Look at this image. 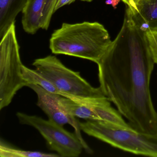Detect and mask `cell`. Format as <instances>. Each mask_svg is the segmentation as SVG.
Instances as JSON below:
<instances>
[{
  "instance_id": "obj_15",
  "label": "cell",
  "mask_w": 157,
  "mask_h": 157,
  "mask_svg": "<svg viewBox=\"0 0 157 157\" xmlns=\"http://www.w3.org/2000/svg\"><path fill=\"white\" fill-rule=\"evenodd\" d=\"M146 35L154 62L157 64V28L148 30Z\"/></svg>"
},
{
  "instance_id": "obj_9",
  "label": "cell",
  "mask_w": 157,
  "mask_h": 157,
  "mask_svg": "<svg viewBox=\"0 0 157 157\" xmlns=\"http://www.w3.org/2000/svg\"><path fill=\"white\" fill-rule=\"evenodd\" d=\"M70 99L89 106L95 113L100 121L108 122L126 129L134 130L128 123L124 120L119 112L111 106V101L106 96L83 97L72 96Z\"/></svg>"
},
{
  "instance_id": "obj_5",
  "label": "cell",
  "mask_w": 157,
  "mask_h": 157,
  "mask_svg": "<svg viewBox=\"0 0 157 157\" xmlns=\"http://www.w3.org/2000/svg\"><path fill=\"white\" fill-rule=\"evenodd\" d=\"M33 65L36 70L65 94V97L105 96L100 87H93L82 77L79 72L66 67L55 56L37 59Z\"/></svg>"
},
{
  "instance_id": "obj_13",
  "label": "cell",
  "mask_w": 157,
  "mask_h": 157,
  "mask_svg": "<svg viewBox=\"0 0 157 157\" xmlns=\"http://www.w3.org/2000/svg\"><path fill=\"white\" fill-rule=\"evenodd\" d=\"M22 73L24 78L27 82V85L36 84L42 87L47 91L65 97L64 93L58 90L51 82L36 70L31 69L23 65Z\"/></svg>"
},
{
  "instance_id": "obj_18",
  "label": "cell",
  "mask_w": 157,
  "mask_h": 157,
  "mask_svg": "<svg viewBox=\"0 0 157 157\" xmlns=\"http://www.w3.org/2000/svg\"><path fill=\"white\" fill-rule=\"evenodd\" d=\"M120 0H106L105 2L106 5H111L113 6L114 9H116L117 6L118 5Z\"/></svg>"
},
{
  "instance_id": "obj_16",
  "label": "cell",
  "mask_w": 157,
  "mask_h": 157,
  "mask_svg": "<svg viewBox=\"0 0 157 157\" xmlns=\"http://www.w3.org/2000/svg\"><path fill=\"white\" fill-rule=\"evenodd\" d=\"M75 0H58L55 8V12L63 6L69 5L74 2Z\"/></svg>"
},
{
  "instance_id": "obj_17",
  "label": "cell",
  "mask_w": 157,
  "mask_h": 157,
  "mask_svg": "<svg viewBox=\"0 0 157 157\" xmlns=\"http://www.w3.org/2000/svg\"><path fill=\"white\" fill-rule=\"evenodd\" d=\"M126 5L130 8L132 11H134L136 8V0H122Z\"/></svg>"
},
{
  "instance_id": "obj_3",
  "label": "cell",
  "mask_w": 157,
  "mask_h": 157,
  "mask_svg": "<svg viewBox=\"0 0 157 157\" xmlns=\"http://www.w3.org/2000/svg\"><path fill=\"white\" fill-rule=\"evenodd\" d=\"M81 130L113 147L136 155L157 157V139L108 122L87 120L80 123Z\"/></svg>"
},
{
  "instance_id": "obj_20",
  "label": "cell",
  "mask_w": 157,
  "mask_h": 157,
  "mask_svg": "<svg viewBox=\"0 0 157 157\" xmlns=\"http://www.w3.org/2000/svg\"><path fill=\"white\" fill-rule=\"evenodd\" d=\"M136 1H137V0H136Z\"/></svg>"
},
{
  "instance_id": "obj_4",
  "label": "cell",
  "mask_w": 157,
  "mask_h": 157,
  "mask_svg": "<svg viewBox=\"0 0 157 157\" xmlns=\"http://www.w3.org/2000/svg\"><path fill=\"white\" fill-rule=\"evenodd\" d=\"M20 46L15 23L12 25L0 43V110L7 107L17 92L27 82L23 76Z\"/></svg>"
},
{
  "instance_id": "obj_10",
  "label": "cell",
  "mask_w": 157,
  "mask_h": 157,
  "mask_svg": "<svg viewBox=\"0 0 157 157\" xmlns=\"http://www.w3.org/2000/svg\"><path fill=\"white\" fill-rule=\"evenodd\" d=\"M132 13L135 22L144 32L157 28V0H137Z\"/></svg>"
},
{
  "instance_id": "obj_1",
  "label": "cell",
  "mask_w": 157,
  "mask_h": 157,
  "mask_svg": "<svg viewBox=\"0 0 157 157\" xmlns=\"http://www.w3.org/2000/svg\"><path fill=\"white\" fill-rule=\"evenodd\" d=\"M155 64L146 32L127 6L120 32L97 64L100 87L134 130L157 139L150 86Z\"/></svg>"
},
{
  "instance_id": "obj_6",
  "label": "cell",
  "mask_w": 157,
  "mask_h": 157,
  "mask_svg": "<svg viewBox=\"0 0 157 157\" xmlns=\"http://www.w3.org/2000/svg\"><path fill=\"white\" fill-rule=\"evenodd\" d=\"M16 116L22 124L36 128L46 140L50 148L59 156L77 157L81 154L83 146L75 132H69L51 119L45 120L20 112L17 113Z\"/></svg>"
},
{
  "instance_id": "obj_7",
  "label": "cell",
  "mask_w": 157,
  "mask_h": 157,
  "mask_svg": "<svg viewBox=\"0 0 157 157\" xmlns=\"http://www.w3.org/2000/svg\"><path fill=\"white\" fill-rule=\"evenodd\" d=\"M27 87L31 88L37 96V105L51 119L63 126L66 124L71 125L73 127L75 133L80 140L83 149L86 152L91 154L93 151L83 139L81 134L80 122L74 117L68 114L61 107L59 102L58 94L47 91L37 85L29 84Z\"/></svg>"
},
{
  "instance_id": "obj_8",
  "label": "cell",
  "mask_w": 157,
  "mask_h": 157,
  "mask_svg": "<svg viewBox=\"0 0 157 157\" xmlns=\"http://www.w3.org/2000/svg\"><path fill=\"white\" fill-rule=\"evenodd\" d=\"M58 0H27L22 11V24L27 33L35 34L40 29L47 30L55 12Z\"/></svg>"
},
{
  "instance_id": "obj_14",
  "label": "cell",
  "mask_w": 157,
  "mask_h": 157,
  "mask_svg": "<svg viewBox=\"0 0 157 157\" xmlns=\"http://www.w3.org/2000/svg\"><path fill=\"white\" fill-rule=\"evenodd\" d=\"M0 156L1 157H57L58 154L44 153L40 151H30L14 148L2 144L0 145Z\"/></svg>"
},
{
  "instance_id": "obj_12",
  "label": "cell",
  "mask_w": 157,
  "mask_h": 157,
  "mask_svg": "<svg viewBox=\"0 0 157 157\" xmlns=\"http://www.w3.org/2000/svg\"><path fill=\"white\" fill-rule=\"evenodd\" d=\"M59 102L63 110L71 116L87 120H99L93 110L86 105L60 95Z\"/></svg>"
},
{
  "instance_id": "obj_19",
  "label": "cell",
  "mask_w": 157,
  "mask_h": 157,
  "mask_svg": "<svg viewBox=\"0 0 157 157\" xmlns=\"http://www.w3.org/2000/svg\"><path fill=\"white\" fill-rule=\"evenodd\" d=\"M81 1L84 2H91L93 0H81Z\"/></svg>"
},
{
  "instance_id": "obj_11",
  "label": "cell",
  "mask_w": 157,
  "mask_h": 157,
  "mask_svg": "<svg viewBox=\"0 0 157 157\" xmlns=\"http://www.w3.org/2000/svg\"><path fill=\"white\" fill-rule=\"evenodd\" d=\"M27 0H0V39L2 38L16 17L22 11Z\"/></svg>"
},
{
  "instance_id": "obj_2",
  "label": "cell",
  "mask_w": 157,
  "mask_h": 157,
  "mask_svg": "<svg viewBox=\"0 0 157 157\" xmlns=\"http://www.w3.org/2000/svg\"><path fill=\"white\" fill-rule=\"evenodd\" d=\"M112 42L108 31L100 23H64L52 33L49 48L54 54L76 57L97 64Z\"/></svg>"
}]
</instances>
